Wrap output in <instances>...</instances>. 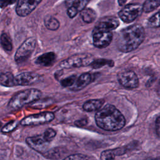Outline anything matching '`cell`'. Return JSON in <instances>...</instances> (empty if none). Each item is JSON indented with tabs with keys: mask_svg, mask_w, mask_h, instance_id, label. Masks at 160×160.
I'll return each instance as SVG.
<instances>
[{
	"mask_svg": "<svg viewBox=\"0 0 160 160\" xmlns=\"http://www.w3.org/2000/svg\"><path fill=\"white\" fill-rule=\"evenodd\" d=\"M97 126L108 131L121 129L126 124L122 114L113 105L108 104L98 110L95 114Z\"/></svg>",
	"mask_w": 160,
	"mask_h": 160,
	"instance_id": "obj_1",
	"label": "cell"
},
{
	"mask_svg": "<svg viewBox=\"0 0 160 160\" xmlns=\"http://www.w3.org/2000/svg\"><path fill=\"white\" fill-rule=\"evenodd\" d=\"M144 37L145 32L141 25H131L119 32L116 41L117 47L122 52L132 51L140 46Z\"/></svg>",
	"mask_w": 160,
	"mask_h": 160,
	"instance_id": "obj_2",
	"label": "cell"
},
{
	"mask_svg": "<svg viewBox=\"0 0 160 160\" xmlns=\"http://www.w3.org/2000/svg\"><path fill=\"white\" fill-rule=\"evenodd\" d=\"M41 96V91L37 89H27L19 91L11 98L8 107L13 110L20 109L28 104L38 100Z\"/></svg>",
	"mask_w": 160,
	"mask_h": 160,
	"instance_id": "obj_3",
	"label": "cell"
},
{
	"mask_svg": "<svg viewBox=\"0 0 160 160\" xmlns=\"http://www.w3.org/2000/svg\"><path fill=\"white\" fill-rule=\"evenodd\" d=\"M94 60V57L89 53H81L72 55L62 61L59 66L62 68L69 69L72 68H80L91 64Z\"/></svg>",
	"mask_w": 160,
	"mask_h": 160,
	"instance_id": "obj_4",
	"label": "cell"
},
{
	"mask_svg": "<svg viewBox=\"0 0 160 160\" xmlns=\"http://www.w3.org/2000/svg\"><path fill=\"white\" fill-rule=\"evenodd\" d=\"M36 45V40L34 38H29L24 41L16 52L14 59L17 63L25 61L31 55Z\"/></svg>",
	"mask_w": 160,
	"mask_h": 160,
	"instance_id": "obj_5",
	"label": "cell"
},
{
	"mask_svg": "<svg viewBox=\"0 0 160 160\" xmlns=\"http://www.w3.org/2000/svg\"><path fill=\"white\" fill-rule=\"evenodd\" d=\"M54 118V114L52 112H42L38 114L28 116L22 119L20 124L22 126H38L44 124L52 121Z\"/></svg>",
	"mask_w": 160,
	"mask_h": 160,
	"instance_id": "obj_6",
	"label": "cell"
},
{
	"mask_svg": "<svg viewBox=\"0 0 160 160\" xmlns=\"http://www.w3.org/2000/svg\"><path fill=\"white\" fill-rule=\"evenodd\" d=\"M142 12V5L137 3L125 6L119 12V16L124 22L129 23L135 20Z\"/></svg>",
	"mask_w": 160,
	"mask_h": 160,
	"instance_id": "obj_7",
	"label": "cell"
},
{
	"mask_svg": "<svg viewBox=\"0 0 160 160\" xmlns=\"http://www.w3.org/2000/svg\"><path fill=\"white\" fill-rule=\"evenodd\" d=\"M119 84L126 88L134 89L139 86V79L136 74L132 71H126L118 74Z\"/></svg>",
	"mask_w": 160,
	"mask_h": 160,
	"instance_id": "obj_8",
	"label": "cell"
},
{
	"mask_svg": "<svg viewBox=\"0 0 160 160\" xmlns=\"http://www.w3.org/2000/svg\"><path fill=\"white\" fill-rule=\"evenodd\" d=\"M41 77L35 72H26L14 76V84L16 86H30L39 82Z\"/></svg>",
	"mask_w": 160,
	"mask_h": 160,
	"instance_id": "obj_9",
	"label": "cell"
},
{
	"mask_svg": "<svg viewBox=\"0 0 160 160\" xmlns=\"http://www.w3.org/2000/svg\"><path fill=\"white\" fill-rule=\"evenodd\" d=\"M93 44L98 48L107 47L111 42L112 34L111 31H102L94 30L92 34Z\"/></svg>",
	"mask_w": 160,
	"mask_h": 160,
	"instance_id": "obj_10",
	"label": "cell"
},
{
	"mask_svg": "<svg viewBox=\"0 0 160 160\" xmlns=\"http://www.w3.org/2000/svg\"><path fill=\"white\" fill-rule=\"evenodd\" d=\"M42 0H18L16 11L19 16L29 14L41 2Z\"/></svg>",
	"mask_w": 160,
	"mask_h": 160,
	"instance_id": "obj_11",
	"label": "cell"
},
{
	"mask_svg": "<svg viewBox=\"0 0 160 160\" xmlns=\"http://www.w3.org/2000/svg\"><path fill=\"white\" fill-rule=\"evenodd\" d=\"M119 24L118 19L114 16H107L99 20L94 28L96 31H111L116 29Z\"/></svg>",
	"mask_w": 160,
	"mask_h": 160,
	"instance_id": "obj_12",
	"label": "cell"
},
{
	"mask_svg": "<svg viewBox=\"0 0 160 160\" xmlns=\"http://www.w3.org/2000/svg\"><path fill=\"white\" fill-rule=\"evenodd\" d=\"M90 0H66L67 13L69 18L75 17L78 12L85 8L86 5Z\"/></svg>",
	"mask_w": 160,
	"mask_h": 160,
	"instance_id": "obj_13",
	"label": "cell"
},
{
	"mask_svg": "<svg viewBox=\"0 0 160 160\" xmlns=\"http://www.w3.org/2000/svg\"><path fill=\"white\" fill-rule=\"evenodd\" d=\"M28 145L34 150L42 152L49 143L43 137L42 134L28 137L26 139Z\"/></svg>",
	"mask_w": 160,
	"mask_h": 160,
	"instance_id": "obj_14",
	"label": "cell"
},
{
	"mask_svg": "<svg viewBox=\"0 0 160 160\" xmlns=\"http://www.w3.org/2000/svg\"><path fill=\"white\" fill-rule=\"evenodd\" d=\"M92 79L93 76L89 72L82 73L78 79H76L74 84L71 86V89L74 91H79L90 84Z\"/></svg>",
	"mask_w": 160,
	"mask_h": 160,
	"instance_id": "obj_15",
	"label": "cell"
},
{
	"mask_svg": "<svg viewBox=\"0 0 160 160\" xmlns=\"http://www.w3.org/2000/svg\"><path fill=\"white\" fill-rule=\"evenodd\" d=\"M56 54L52 52H48L39 56L36 60V63L43 66H51L56 61Z\"/></svg>",
	"mask_w": 160,
	"mask_h": 160,
	"instance_id": "obj_16",
	"label": "cell"
},
{
	"mask_svg": "<svg viewBox=\"0 0 160 160\" xmlns=\"http://www.w3.org/2000/svg\"><path fill=\"white\" fill-rule=\"evenodd\" d=\"M103 103L104 101L102 99H90L83 104L82 108L87 112H92L99 110Z\"/></svg>",
	"mask_w": 160,
	"mask_h": 160,
	"instance_id": "obj_17",
	"label": "cell"
},
{
	"mask_svg": "<svg viewBox=\"0 0 160 160\" xmlns=\"http://www.w3.org/2000/svg\"><path fill=\"white\" fill-rule=\"evenodd\" d=\"M0 85L11 88L15 86L14 76L11 72H2L0 74Z\"/></svg>",
	"mask_w": 160,
	"mask_h": 160,
	"instance_id": "obj_18",
	"label": "cell"
},
{
	"mask_svg": "<svg viewBox=\"0 0 160 160\" xmlns=\"http://www.w3.org/2000/svg\"><path fill=\"white\" fill-rule=\"evenodd\" d=\"M80 15L83 21L86 23L92 22L96 18L95 11L90 8H84L82 9L80 11Z\"/></svg>",
	"mask_w": 160,
	"mask_h": 160,
	"instance_id": "obj_19",
	"label": "cell"
},
{
	"mask_svg": "<svg viewBox=\"0 0 160 160\" xmlns=\"http://www.w3.org/2000/svg\"><path fill=\"white\" fill-rule=\"evenodd\" d=\"M160 4V0H146L142 6V11L149 12L158 8Z\"/></svg>",
	"mask_w": 160,
	"mask_h": 160,
	"instance_id": "obj_20",
	"label": "cell"
},
{
	"mask_svg": "<svg viewBox=\"0 0 160 160\" xmlns=\"http://www.w3.org/2000/svg\"><path fill=\"white\" fill-rule=\"evenodd\" d=\"M44 25L47 29L56 31L59 27V21L52 16H48L44 19Z\"/></svg>",
	"mask_w": 160,
	"mask_h": 160,
	"instance_id": "obj_21",
	"label": "cell"
},
{
	"mask_svg": "<svg viewBox=\"0 0 160 160\" xmlns=\"http://www.w3.org/2000/svg\"><path fill=\"white\" fill-rule=\"evenodd\" d=\"M106 65H108L109 66H112L114 65V62L108 59H98L96 60L94 59L90 64L91 68L93 69H98Z\"/></svg>",
	"mask_w": 160,
	"mask_h": 160,
	"instance_id": "obj_22",
	"label": "cell"
},
{
	"mask_svg": "<svg viewBox=\"0 0 160 160\" xmlns=\"http://www.w3.org/2000/svg\"><path fill=\"white\" fill-rule=\"evenodd\" d=\"M0 42H1V44L2 47V48L5 51H10L12 50V45L11 41L10 38H9V36L6 34H5V33L2 34V35L1 36V38H0Z\"/></svg>",
	"mask_w": 160,
	"mask_h": 160,
	"instance_id": "obj_23",
	"label": "cell"
},
{
	"mask_svg": "<svg viewBox=\"0 0 160 160\" xmlns=\"http://www.w3.org/2000/svg\"><path fill=\"white\" fill-rule=\"evenodd\" d=\"M116 153L114 149H108L103 151L101 155V160H114Z\"/></svg>",
	"mask_w": 160,
	"mask_h": 160,
	"instance_id": "obj_24",
	"label": "cell"
},
{
	"mask_svg": "<svg viewBox=\"0 0 160 160\" xmlns=\"http://www.w3.org/2000/svg\"><path fill=\"white\" fill-rule=\"evenodd\" d=\"M159 12H157L152 16L148 21V25L151 28H158L159 26Z\"/></svg>",
	"mask_w": 160,
	"mask_h": 160,
	"instance_id": "obj_25",
	"label": "cell"
},
{
	"mask_svg": "<svg viewBox=\"0 0 160 160\" xmlns=\"http://www.w3.org/2000/svg\"><path fill=\"white\" fill-rule=\"evenodd\" d=\"M18 121H12L8 123H7L5 126H4L2 129L1 131L4 133H8L16 129L18 126Z\"/></svg>",
	"mask_w": 160,
	"mask_h": 160,
	"instance_id": "obj_26",
	"label": "cell"
},
{
	"mask_svg": "<svg viewBox=\"0 0 160 160\" xmlns=\"http://www.w3.org/2000/svg\"><path fill=\"white\" fill-rule=\"evenodd\" d=\"M56 132L52 128H48L47 129L45 130V131L42 134L43 137L48 142H51L56 136Z\"/></svg>",
	"mask_w": 160,
	"mask_h": 160,
	"instance_id": "obj_27",
	"label": "cell"
},
{
	"mask_svg": "<svg viewBox=\"0 0 160 160\" xmlns=\"http://www.w3.org/2000/svg\"><path fill=\"white\" fill-rule=\"evenodd\" d=\"M76 76L75 75H72L69 77H68L61 81V84L64 87H71L74 84Z\"/></svg>",
	"mask_w": 160,
	"mask_h": 160,
	"instance_id": "obj_28",
	"label": "cell"
},
{
	"mask_svg": "<svg viewBox=\"0 0 160 160\" xmlns=\"http://www.w3.org/2000/svg\"><path fill=\"white\" fill-rule=\"evenodd\" d=\"M63 160H88V157L82 154H76L71 155Z\"/></svg>",
	"mask_w": 160,
	"mask_h": 160,
	"instance_id": "obj_29",
	"label": "cell"
},
{
	"mask_svg": "<svg viewBox=\"0 0 160 160\" xmlns=\"http://www.w3.org/2000/svg\"><path fill=\"white\" fill-rule=\"evenodd\" d=\"M16 0H0V8H5L6 6L13 4Z\"/></svg>",
	"mask_w": 160,
	"mask_h": 160,
	"instance_id": "obj_30",
	"label": "cell"
},
{
	"mask_svg": "<svg viewBox=\"0 0 160 160\" xmlns=\"http://www.w3.org/2000/svg\"><path fill=\"white\" fill-rule=\"evenodd\" d=\"M159 117L158 116L156 120V129L158 137H159Z\"/></svg>",
	"mask_w": 160,
	"mask_h": 160,
	"instance_id": "obj_31",
	"label": "cell"
},
{
	"mask_svg": "<svg viewBox=\"0 0 160 160\" xmlns=\"http://www.w3.org/2000/svg\"><path fill=\"white\" fill-rule=\"evenodd\" d=\"M118 2L119 6H123L126 3V0H118Z\"/></svg>",
	"mask_w": 160,
	"mask_h": 160,
	"instance_id": "obj_32",
	"label": "cell"
},
{
	"mask_svg": "<svg viewBox=\"0 0 160 160\" xmlns=\"http://www.w3.org/2000/svg\"><path fill=\"white\" fill-rule=\"evenodd\" d=\"M145 160H159V158H147Z\"/></svg>",
	"mask_w": 160,
	"mask_h": 160,
	"instance_id": "obj_33",
	"label": "cell"
},
{
	"mask_svg": "<svg viewBox=\"0 0 160 160\" xmlns=\"http://www.w3.org/2000/svg\"><path fill=\"white\" fill-rule=\"evenodd\" d=\"M1 126H2V123L0 122V128H1Z\"/></svg>",
	"mask_w": 160,
	"mask_h": 160,
	"instance_id": "obj_34",
	"label": "cell"
}]
</instances>
